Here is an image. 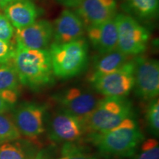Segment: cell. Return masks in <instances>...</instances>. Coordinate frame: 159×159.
Segmentation results:
<instances>
[{
	"label": "cell",
	"mask_w": 159,
	"mask_h": 159,
	"mask_svg": "<svg viewBox=\"0 0 159 159\" xmlns=\"http://www.w3.org/2000/svg\"><path fill=\"white\" fill-rule=\"evenodd\" d=\"M13 64L19 83L39 91L55 83L51 57L47 49H32L16 46Z\"/></svg>",
	"instance_id": "6da1fadb"
},
{
	"label": "cell",
	"mask_w": 159,
	"mask_h": 159,
	"mask_svg": "<svg viewBox=\"0 0 159 159\" xmlns=\"http://www.w3.org/2000/svg\"><path fill=\"white\" fill-rule=\"evenodd\" d=\"M90 139L102 153L122 158L134 156L144 140L134 116L106 132L91 134Z\"/></svg>",
	"instance_id": "7a4b0ae2"
},
{
	"label": "cell",
	"mask_w": 159,
	"mask_h": 159,
	"mask_svg": "<svg viewBox=\"0 0 159 159\" xmlns=\"http://www.w3.org/2000/svg\"><path fill=\"white\" fill-rule=\"evenodd\" d=\"M89 47L85 38L68 43H51L48 50L55 77L70 79L85 71L89 61Z\"/></svg>",
	"instance_id": "3957f363"
},
{
	"label": "cell",
	"mask_w": 159,
	"mask_h": 159,
	"mask_svg": "<svg viewBox=\"0 0 159 159\" xmlns=\"http://www.w3.org/2000/svg\"><path fill=\"white\" fill-rule=\"evenodd\" d=\"M133 116V105L126 97H105L85 120V130L90 134L106 132Z\"/></svg>",
	"instance_id": "277c9868"
},
{
	"label": "cell",
	"mask_w": 159,
	"mask_h": 159,
	"mask_svg": "<svg viewBox=\"0 0 159 159\" xmlns=\"http://www.w3.org/2000/svg\"><path fill=\"white\" fill-rule=\"evenodd\" d=\"M117 32L116 49L126 56H138L148 48L150 31L136 19L125 13L114 17Z\"/></svg>",
	"instance_id": "5b68a950"
},
{
	"label": "cell",
	"mask_w": 159,
	"mask_h": 159,
	"mask_svg": "<svg viewBox=\"0 0 159 159\" xmlns=\"http://www.w3.org/2000/svg\"><path fill=\"white\" fill-rule=\"evenodd\" d=\"M134 60L126 61L116 71L91 83L93 89L105 97H126L134 87Z\"/></svg>",
	"instance_id": "8992f818"
},
{
	"label": "cell",
	"mask_w": 159,
	"mask_h": 159,
	"mask_svg": "<svg viewBox=\"0 0 159 159\" xmlns=\"http://www.w3.org/2000/svg\"><path fill=\"white\" fill-rule=\"evenodd\" d=\"M135 94L143 100H152L159 94V63L154 58L135 57Z\"/></svg>",
	"instance_id": "52a82bcc"
},
{
	"label": "cell",
	"mask_w": 159,
	"mask_h": 159,
	"mask_svg": "<svg viewBox=\"0 0 159 159\" xmlns=\"http://www.w3.org/2000/svg\"><path fill=\"white\" fill-rule=\"evenodd\" d=\"M44 105L35 102H24L15 109L13 119L22 136L36 141L44 132Z\"/></svg>",
	"instance_id": "ba28073f"
},
{
	"label": "cell",
	"mask_w": 159,
	"mask_h": 159,
	"mask_svg": "<svg viewBox=\"0 0 159 159\" xmlns=\"http://www.w3.org/2000/svg\"><path fill=\"white\" fill-rule=\"evenodd\" d=\"M53 99L63 110L78 117L83 125L99 102V99L92 93L77 87L61 91L55 94Z\"/></svg>",
	"instance_id": "9c48e42d"
},
{
	"label": "cell",
	"mask_w": 159,
	"mask_h": 159,
	"mask_svg": "<svg viewBox=\"0 0 159 159\" xmlns=\"http://www.w3.org/2000/svg\"><path fill=\"white\" fill-rule=\"evenodd\" d=\"M85 132L82 121L63 109L52 115L49 124V136L57 142L74 143L81 139Z\"/></svg>",
	"instance_id": "30bf717a"
},
{
	"label": "cell",
	"mask_w": 159,
	"mask_h": 159,
	"mask_svg": "<svg viewBox=\"0 0 159 159\" xmlns=\"http://www.w3.org/2000/svg\"><path fill=\"white\" fill-rule=\"evenodd\" d=\"M16 46L32 49H47L53 38L52 23L40 19L24 28L16 30Z\"/></svg>",
	"instance_id": "8fae6325"
},
{
	"label": "cell",
	"mask_w": 159,
	"mask_h": 159,
	"mask_svg": "<svg viewBox=\"0 0 159 159\" xmlns=\"http://www.w3.org/2000/svg\"><path fill=\"white\" fill-rule=\"evenodd\" d=\"M117 6L116 0H82L75 12L87 27L114 19Z\"/></svg>",
	"instance_id": "7c38bea8"
},
{
	"label": "cell",
	"mask_w": 159,
	"mask_h": 159,
	"mask_svg": "<svg viewBox=\"0 0 159 159\" xmlns=\"http://www.w3.org/2000/svg\"><path fill=\"white\" fill-rule=\"evenodd\" d=\"M52 25L53 43H68L84 38L85 26L75 11L63 10Z\"/></svg>",
	"instance_id": "4fadbf2b"
},
{
	"label": "cell",
	"mask_w": 159,
	"mask_h": 159,
	"mask_svg": "<svg viewBox=\"0 0 159 159\" xmlns=\"http://www.w3.org/2000/svg\"><path fill=\"white\" fill-rule=\"evenodd\" d=\"M89 41L99 55L116 49L117 32L114 19L85 27Z\"/></svg>",
	"instance_id": "5bb4252c"
},
{
	"label": "cell",
	"mask_w": 159,
	"mask_h": 159,
	"mask_svg": "<svg viewBox=\"0 0 159 159\" xmlns=\"http://www.w3.org/2000/svg\"><path fill=\"white\" fill-rule=\"evenodd\" d=\"M3 11L16 30L34 23L42 12L32 0H13L4 7Z\"/></svg>",
	"instance_id": "9a60e30c"
},
{
	"label": "cell",
	"mask_w": 159,
	"mask_h": 159,
	"mask_svg": "<svg viewBox=\"0 0 159 159\" xmlns=\"http://www.w3.org/2000/svg\"><path fill=\"white\" fill-rule=\"evenodd\" d=\"M120 7L125 14L142 24L151 22L158 17L159 0H120Z\"/></svg>",
	"instance_id": "2e32d148"
},
{
	"label": "cell",
	"mask_w": 159,
	"mask_h": 159,
	"mask_svg": "<svg viewBox=\"0 0 159 159\" xmlns=\"http://www.w3.org/2000/svg\"><path fill=\"white\" fill-rule=\"evenodd\" d=\"M128 56L116 49L114 50L99 55L95 58L94 65L88 76L89 83L116 71L128 61Z\"/></svg>",
	"instance_id": "e0dca14e"
},
{
	"label": "cell",
	"mask_w": 159,
	"mask_h": 159,
	"mask_svg": "<svg viewBox=\"0 0 159 159\" xmlns=\"http://www.w3.org/2000/svg\"><path fill=\"white\" fill-rule=\"evenodd\" d=\"M35 151L32 145L20 139L0 143V159H33Z\"/></svg>",
	"instance_id": "ac0fdd59"
},
{
	"label": "cell",
	"mask_w": 159,
	"mask_h": 159,
	"mask_svg": "<svg viewBox=\"0 0 159 159\" xmlns=\"http://www.w3.org/2000/svg\"><path fill=\"white\" fill-rule=\"evenodd\" d=\"M19 83L13 61L0 65V91L19 90Z\"/></svg>",
	"instance_id": "d6986e66"
},
{
	"label": "cell",
	"mask_w": 159,
	"mask_h": 159,
	"mask_svg": "<svg viewBox=\"0 0 159 159\" xmlns=\"http://www.w3.org/2000/svg\"><path fill=\"white\" fill-rule=\"evenodd\" d=\"M21 138V135L13 119L6 113L0 114V139L2 142H9Z\"/></svg>",
	"instance_id": "ffe728a7"
},
{
	"label": "cell",
	"mask_w": 159,
	"mask_h": 159,
	"mask_svg": "<svg viewBox=\"0 0 159 159\" xmlns=\"http://www.w3.org/2000/svg\"><path fill=\"white\" fill-rule=\"evenodd\" d=\"M134 159H159V144L156 139L144 140L137 149Z\"/></svg>",
	"instance_id": "44dd1931"
},
{
	"label": "cell",
	"mask_w": 159,
	"mask_h": 159,
	"mask_svg": "<svg viewBox=\"0 0 159 159\" xmlns=\"http://www.w3.org/2000/svg\"><path fill=\"white\" fill-rule=\"evenodd\" d=\"M146 120L149 130L155 136L159 134V101L158 98L150 100L146 112Z\"/></svg>",
	"instance_id": "7402d4cb"
},
{
	"label": "cell",
	"mask_w": 159,
	"mask_h": 159,
	"mask_svg": "<svg viewBox=\"0 0 159 159\" xmlns=\"http://www.w3.org/2000/svg\"><path fill=\"white\" fill-rule=\"evenodd\" d=\"M58 159H97L91 155L86 153L80 147L73 143L65 144L61 150V156Z\"/></svg>",
	"instance_id": "603a6c76"
},
{
	"label": "cell",
	"mask_w": 159,
	"mask_h": 159,
	"mask_svg": "<svg viewBox=\"0 0 159 159\" xmlns=\"http://www.w3.org/2000/svg\"><path fill=\"white\" fill-rule=\"evenodd\" d=\"M16 45L11 41H5L0 39V65L13 61L15 53Z\"/></svg>",
	"instance_id": "cb8c5ba5"
},
{
	"label": "cell",
	"mask_w": 159,
	"mask_h": 159,
	"mask_svg": "<svg viewBox=\"0 0 159 159\" xmlns=\"http://www.w3.org/2000/svg\"><path fill=\"white\" fill-rule=\"evenodd\" d=\"M15 35V30L7 17L0 13V39L11 41Z\"/></svg>",
	"instance_id": "d4e9b609"
},
{
	"label": "cell",
	"mask_w": 159,
	"mask_h": 159,
	"mask_svg": "<svg viewBox=\"0 0 159 159\" xmlns=\"http://www.w3.org/2000/svg\"><path fill=\"white\" fill-rule=\"evenodd\" d=\"M56 1L61 5L69 8H74L78 6L80 4L82 0H56Z\"/></svg>",
	"instance_id": "484cf974"
},
{
	"label": "cell",
	"mask_w": 159,
	"mask_h": 159,
	"mask_svg": "<svg viewBox=\"0 0 159 159\" xmlns=\"http://www.w3.org/2000/svg\"><path fill=\"white\" fill-rule=\"evenodd\" d=\"M13 105L10 104L7 102L0 95V114H4L7 113L8 111H11L13 108Z\"/></svg>",
	"instance_id": "4316f807"
},
{
	"label": "cell",
	"mask_w": 159,
	"mask_h": 159,
	"mask_svg": "<svg viewBox=\"0 0 159 159\" xmlns=\"http://www.w3.org/2000/svg\"><path fill=\"white\" fill-rule=\"evenodd\" d=\"M33 159H48L47 158V156H45L44 152H39L35 155V158Z\"/></svg>",
	"instance_id": "83f0119b"
},
{
	"label": "cell",
	"mask_w": 159,
	"mask_h": 159,
	"mask_svg": "<svg viewBox=\"0 0 159 159\" xmlns=\"http://www.w3.org/2000/svg\"><path fill=\"white\" fill-rule=\"evenodd\" d=\"M12 1H13V0H0V5L2 7V10L7 4H9Z\"/></svg>",
	"instance_id": "f1b7e54d"
},
{
	"label": "cell",
	"mask_w": 159,
	"mask_h": 159,
	"mask_svg": "<svg viewBox=\"0 0 159 159\" xmlns=\"http://www.w3.org/2000/svg\"><path fill=\"white\" fill-rule=\"evenodd\" d=\"M2 7L1 5H0V11H2Z\"/></svg>",
	"instance_id": "f546056e"
},
{
	"label": "cell",
	"mask_w": 159,
	"mask_h": 159,
	"mask_svg": "<svg viewBox=\"0 0 159 159\" xmlns=\"http://www.w3.org/2000/svg\"><path fill=\"white\" fill-rule=\"evenodd\" d=\"M2 142H2V141L1 140V139H0V143H2Z\"/></svg>",
	"instance_id": "4dcf8cb0"
}]
</instances>
